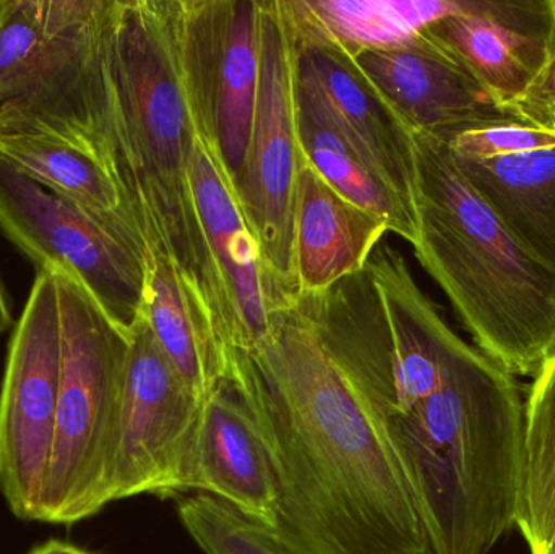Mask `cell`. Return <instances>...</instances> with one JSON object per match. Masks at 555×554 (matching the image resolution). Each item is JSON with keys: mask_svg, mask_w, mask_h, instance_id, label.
Instances as JSON below:
<instances>
[{"mask_svg": "<svg viewBox=\"0 0 555 554\" xmlns=\"http://www.w3.org/2000/svg\"><path fill=\"white\" fill-rule=\"evenodd\" d=\"M538 109H540L544 123L555 126V62L544 81L543 90H541Z\"/></svg>", "mask_w": 555, "mask_h": 554, "instance_id": "cell-26", "label": "cell"}, {"mask_svg": "<svg viewBox=\"0 0 555 554\" xmlns=\"http://www.w3.org/2000/svg\"><path fill=\"white\" fill-rule=\"evenodd\" d=\"M192 491L224 501L269 529L275 527L278 494L272 462L253 413L228 376L202 405Z\"/></svg>", "mask_w": 555, "mask_h": 554, "instance_id": "cell-16", "label": "cell"}, {"mask_svg": "<svg viewBox=\"0 0 555 554\" xmlns=\"http://www.w3.org/2000/svg\"><path fill=\"white\" fill-rule=\"evenodd\" d=\"M414 256L475 347L512 376L534 377L555 351V272L531 257L436 137L414 133Z\"/></svg>", "mask_w": 555, "mask_h": 554, "instance_id": "cell-4", "label": "cell"}, {"mask_svg": "<svg viewBox=\"0 0 555 554\" xmlns=\"http://www.w3.org/2000/svg\"><path fill=\"white\" fill-rule=\"evenodd\" d=\"M142 314L166 357L207 399L227 377L228 347L201 296L166 257H149Z\"/></svg>", "mask_w": 555, "mask_h": 554, "instance_id": "cell-21", "label": "cell"}, {"mask_svg": "<svg viewBox=\"0 0 555 554\" xmlns=\"http://www.w3.org/2000/svg\"><path fill=\"white\" fill-rule=\"evenodd\" d=\"M191 185L217 289L221 335L228 348L250 351L269 334L273 315L294 301L273 279L217 152L198 133Z\"/></svg>", "mask_w": 555, "mask_h": 554, "instance_id": "cell-13", "label": "cell"}, {"mask_svg": "<svg viewBox=\"0 0 555 554\" xmlns=\"http://www.w3.org/2000/svg\"><path fill=\"white\" fill-rule=\"evenodd\" d=\"M260 0H182L181 52L195 129L231 185L249 149L259 87Z\"/></svg>", "mask_w": 555, "mask_h": 554, "instance_id": "cell-11", "label": "cell"}, {"mask_svg": "<svg viewBox=\"0 0 555 554\" xmlns=\"http://www.w3.org/2000/svg\"><path fill=\"white\" fill-rule=\"evenodd\" d=\"M107 5L109 0H0V107L87 150L111 175Z\"/></svg>", "mask_w": 555, "mask_h": 554, "instance_id": "cell-6", "label": "cell"}, {"mask_svg": "<svg viewBox=\"0 0 555 554\" xmlns=\"http://www.w3.org/2000/svg\"><path fill=\"white\" fill-rule=\"evenodd\" d=\"M453 155L489 159L555 146V127L527 120L473 124L442 140Z\"/></svg>", "mask_w": 555, "mask_h": 554, "instance_id": "cell-25", "label": "cell"}, {"mask_svg": "<svg viewBox=\"0 0 555 554\" xmlns=\"http://www.w3.org/2000/svg\"><path fill=\"white\" fill-rule=\"evenodd\" d=\"M453 158L508 234L555 272V146L501 158Z\"/></svg>", "mask_w": 555, "mask_h": 554, "instance_id": "cell-20", "label": "cell"}, {"mask_svg": "<svg viewBox=\"0 0 555 554\" xmlns=\"http://www.w3.org/2000/svg\"><path fill=\"white\" fill-rule=\"evenodd\" d=\"M424 33L452 52L502 106L551 126L538 100L555 62V0H459L456 10L430 22Z\"/></svg>", "mask_w": 555, "mask_h": 554, "instance_id": "cell-12", "label": "cell"}, {"mask_svg": "<svg viewBox=\"0 0 555 554\" xmlns=\"http://www.w3.org/2000/svg\"><path fill=\"white\" fill-rule=\"evenodd\" d=\"M294 109L304 158L320 178L413 246L417 217L398 197L374 163L356 145L309 74L294 57Z\"/></svg>", "mask_w": 555, "mask_h": 554, "instance_id": "cell-18", "label": "cell"}, {"mask_svg": "<svg viewBox=\"0 0 555 554\" xmlns=\"http://www.w3.org/2000/svg\"><path fill=\"white\" fill-rule=\"evenodd\" d=\"M62 324L51 272H36L13 325L0 387V494L18 519L39 520L61 387Z\"/></svg>", "mask_w": 555, "mask_h": 554, "instance_id": "cell-9", "label": "cell"}, {"mask_svg": "<svg viewBox=\"0 0 555 554\" xmlns=\"http://www.w3.org/2000/svg\"><path fill=\"white\" fill-rule=\"evenodd\" d=\"M266 442L273 532L296 554H430L416 501L299 301L228 373Z\"/></svg>", "mask_w": 555, "mask_h": 554, "instance_id": "cell-2", "label": "cell"}, {"mask_svg": "<svg viewBox=\"0 0 555 554\" xmlns=\"http://www.w3.org/2000/svg\"><path fill=\"white\" fill-rule=\"evenodd\" d=\"M0 230L36 272L80 283L124 331L143 312L149 254L0 158Z\"/></svg>", "mask_w": 555, "mask_h": 554, "instance_id": "cell-7", "label": "cell"}, {"mask_svg": "<svg viewBox=\"0 0 555 554\" xmlns=\"http://www.w3.org/2000/svg\"><path fill=\"white\" fill-rule=\"evenodd\" d=\"M51 273L61 305L62 360L41 523L72 526L113 503L130 334L80 283Z\"/></svg>", "mask_w": 555, "mask_h": 554, "instance_id": "cell-5", "label": "cell"}, {"mask_svg": "<svg viewBox=\"0 0 555 554\" xmlns=\"http://www.w3.org/2000/svg\"><path fill=\"white\" fill-rule=\"evenodd\" d=\"M26 554H94L80 549V546L72 545L64 540L51 539L48 542L36 545Z\"/></svg>", "mask_w": 555, "mask_h": 554, "instance_id": "cell-27", "label": "cell"}, {"mask_svg": "<svg viewBox=\"0 0 555 554\" xmlns=\"http://www.w3.org/2000/svg\"><path fill=\"white\" fill-rule=\"evenodd\" d=\"M0 158L146 250L119 188L87 150L0 107Z\"/></svg>", "mask_w": 555, "mask_h": 554, "instance_id": "cell-19", "label": "cell"}, {"mask_svg": "<svg viewBox=\"0 0 555 554\" xmlns=\"http://www.w3.org/2000/svg\"><path fill=\"white\" fill-rule=\"evenodd\" d=\"M284 7L297 64L315 81L343 129L403 204L416 214L414 133L378 93L356 59L312 18L302 0H284Z\"/></svg>", "mask_w": 555, "mask_h": 554, "instance_id": "cell-14", "label": "cell"}, {"mask_svg": "<svg viewBox=\"0 0 555 554\" xmlns=\"http://www.w3.org/2000/svg\"><path fill=\"white\" fill-rule=\"evenodd\" d=\"M387 224L330 188L304 159L297 178L294 256L300 293L325 292L364 272Z\"/></svg>", "mask_w": 555, "mask_h": 554, "instance_id": "cell-17", "label": "cell"}, {"mask_svg": "<svg viewBox=\"0 0 555 554\" xmlns=\"http://www.w3.org/2000/svg\"><path fill=\"white\" fill-rule=\"evenodd\" d=\"M181 20L182 0H109L103 70L111 175L149 257L171 260L221 335L217 289L192 194L197 129L182 74Z\"/></svg>", "mask_w": 555, "mask_h": 554, "instance_id": "cell-3", "label": "cell"}, {"mask_svg": "<svg viewBox=\"0 0 555 554\" xmlns=\"http://www.w3.org/2000/svg\"><path fill=\"white\" fill-rule=\"evenodd\" d=\"M354 59L413 133L446 140L473 124L527 120L502 106L475 74L424 29L397 48L372 49Z\"/></svg>", "mask_w": 555, "mask_h": 554, "instance_id": "cell-15", "label": "cell"}, {"mask_svg": "<svg viewBox=\"0 0 555 554\" xmlns=\"http://www.w3.org/2000/svg\"><path fill=\"white\" fill-rule=\"evenodd\" d=\"M515 527L531 554H555V351L534 376L525 402Z\"/></svg>", "mask_w": 555, "mask_h": 554, "instance_id": "cell-22", "label": "cell"}, {"mask_svg": "<svg viewBox=\"0 0 555 554\" xmlns=\"http://www.w3.org/2000/svg\"><path fill=\"white\" fill-rule=\"evenodd\" d=\"M297 301L397 461L430 554L491 553L520 498L517 377L450 327L393 344L367 270Z\"/></svg>", "mask_w": 555, "mask_h": 554, "instance_id": "cell-1", "label": "cell"}, {"mask_svg": "<svg viewBox=\"0 0 555 554\" xmlns=\"http://www.w3.org/2000/svg\"><path fill=\"white\" fill-rule=\"evenodd\" d=\"M129 337L111 500L192 493L204 399L166 357L143 314Z\"/></svg>", "mask_w": 555, "mask_h": 554, "instance_id": "cell-10", "label": "cell"}, {"mask_svg": "<svg viewBox=\"0 0 555 554\" xmlns=\"http://www.w3.org/2000/svg\"><path fill=\"white\" fill-rule=\"evenodd\" d=\"M294 109V48L284 0H260L259 87L246 162L233 184L267 266L287 298L300 295L294 256L304 165Z\"/></svg>", "mask_w": 555, "mask_h": 554, "instance_id": "cell-8", "label": "cell"}, {"mask_svg": "<svg viewBox=\"0 0 555 554\" xmlns=\"http://www.w3.org/2000/svg\"><path fill=\"white\" fill-rule=\"evenodd\" d=\"M302 3L352 57L372 49L404 44L430 22L459 7V0H302Z\"/></svg>", "mask_w": 555, "mask_h": 554, "instance_id": "cell-23", "label": "cell"}, {"mask_svg": "<svg viewBox=\"0 0 555 554\" xmlns=\"http://www.w3.org/2000/svg\"><path fill=\"white\" fill-rule=\"evenodd\" d=\"M178 516L205 554H296L272 529L208 494L181 498Z\"/></svg>", "mask_w": 555, "mask_h": 554, "instance_id": "cell-24", "label": "cell"}, {"mask_svg": "<svg viewBox=\"0 0 555 554\" xmlns=\"http://www.w3.org/2000/svg\"><path fill=\"white\" fill-rule=\"evenodd\" d=\"M12 325H15L13 324L12 308H10L5 286L0 279V335L5 334L9 328H12Z\"/></svg>", "mask_w": 555, "mask_h": 554, "instance_id": "cell-28", "label": "cell"}]
</instances>
